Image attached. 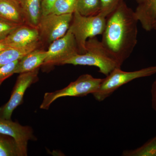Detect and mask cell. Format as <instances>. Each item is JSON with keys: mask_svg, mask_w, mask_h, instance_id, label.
<instances>
[{"mask_svg": "<svg viewBox=\"0 0 156 156\" xmlns=\"http://www.w3.org/2000/svg\"><path fill=\"white\" fill-rule=\"evenodd\" d=\"M138 22L134 11L124 1L106 17L101 42L121 67L137 44Z\"/></svg>", "mask_w": 156, "mask_h": 156, "instance_id": "1", "label": "cell"}, {"mask_svg": "<svg viewBox=\"0 0 156 156\" xmlns=\"http://www.w3.org/2000/svg\"><path fill=\"white\" fill-rule=\"evenodd\" d=\"M86 50V53L76 54L64 64L95 66L98 68L99 72L106 76L115 68L121 67L96 37L87 40Z\"/></svg>", "mask_w": 156, "mask_h": 156, "instance_id": "2", "label": "cell"}, {"mask_svg": "<svg viewBox=\"0 0 156 156\" xmlns=\"http://www.w3.org/2000/svg\"><path fill=\"white\" fill-rule=\"evenodd\" d=\"M106 23V17L99 14L91 16L81 15L77 11L73 14L69 29L75 38L79 54L86 53V44L89 38L103 33Z\"/></svg>", "mask_w": 156, "mask_h": 156, "instance_id": "3", "label": "cell"}, {"mask_svg": "<svg viewBox=\"0 0 156 156\" xmlns=\"http://www.w3.org/2000/svg\"><path fill=\"white\" fill-rule=\"evenodd\" d=\"M156 74V66L144 68L134 71H123L115 68L103 79L97 91L92 94L97 101L101 102L111 96L117 89L136 79L150 76Z\"/></svg>", "mask_w": 156, "mask_h": 156, "instance_id": "4", "label": "cell"}, {"mask_svg": "<svg viewBox=\"0 0 156 156\" xmlns=\"http://www.w3.org/2000/svg\"><path fill=\"white\" fill-rule=\"evenodd\" d=\"M103 80L94 78L89 74L82 75L63 89L45 93L40 108L48 110L52 103L60 98L83 97L93 94L100 87Z\"/></svg>", "mask_w": 156, "mask_h": 156, "instance_id": "5", "label": "cell"}, {"mask_svg": "<svg viewBox=\"0 0 156 156\" xmlns=\"http://www.w3.org/2000/svg\"><path fill=\"white\" fill-rule=\"evenodd\" d=\"M73 14H50L42 16L37 28L41 43L51 44L67 33L72 20Z\"/></svg>", "mask_w": 156, "mask_h": 156, "instance_id": "6", "label": "cell"}, {"mask_svg": "<svg viewBox=\"0 0 156 156\" xmlns=\"http://www.w3.org/2000/svg\"><path fill=\"white\" fill-rule=\"evenodd\" d=\"M47 53L43 66L64 65L67 60L79 53L75 38L71 31L69 29L64 36L50 44Z\"/></svg>", "mask_w": 156, "mask_h": 156, "instance_id": "7", "label": "cell"}, {"mask_svg": "<svg viewBox=\"0 0 156 156\" xmlns=\"http://www.w3.org/2000/svg\"><path fill=\"white\" fill-rule=\"evenodd\" d=\"M38 73V69L20 74L9 101L0 108V117L11 119L13 111L22 103L27 89L37 81Z\"/></svg>", "mask_w": 156, "mask_h": 156, "instance_id": "8", "label": "cell"}, {"mask_svg": "<svg viewBox=\"0 0 156 156\" xmlns=\"http://www.w3.org/2000/svg\"><path fill=\"white\" fill-rule=\"evenodd\" d=\"M0 133L11 136L15 140L21 153V156L27 155L29 141L36 138L30 126H23L11 119L0 117Z\"/></svg>", "mask_w": 156, "mask_h": 156, "instance_id": "9", "label": "cell"}, {"mask_svg": "<svg viewBox=\"0 0 156 156\" xmlns=\"http://www.w3.org/2000/svg\"><path fill=\"white\" fill-rule=\"evenodd\" d=\"M10 48L25 47L40 41L37 28L27 24L20 26L5 40Z\"/></svg>", "mask_w": 156, "mask_h": 156, "instance_id": "10", "label": "cell"}, {"mask_svg": "<svg viewBox=\"0 0 156 156\" xmlns=\"http://www.w3.org/2000/svg\"><path fill=\"white\" fill-rule=\"evenodd\" d=\"M134 11L143 28L147 31L153 30L156 22V0H145L138 4Z\"/></svg>", "mask_w": 156, "mask_h": 156, "instance_id": "11", "label": "cell"}, {"mask_svg": "<svg viewBox=\"0 0 156 156\" xmlns=\"http://www.w3.org/2000/svg\"><path fill=\"white\" fill-rule=\"evenodd\" d=\"M47 54V51L39 48L33 50L20 59L15 73H22L38 69L44 64Z\"/></svg>", "mask_w": 156, "mask_h": 156, "instance_id": "12", "label": "cell"}, {"mask_svg": "<svg viewBox=\"0 0 156 156\" xmlns=\"http://www.w3.org/2000/svg\"><path fill=\"white\" fill-rule=\"evenodd\" d=\"M0 17L18 24H26L21 6L12 0H0Z\"/></svg>", "mask_w": 156, "mask_h": 156, "instance_id": "13", "label": "cell"}, {"mask_svg": "<svg viewBox=\"0 0 156 156\" xmlns=\"http://www.w3.org/2000/svg\"><path fill=\"white\" fill-rule=\"evenodd\" d=\"M40 41L22 48H9L0 51V67L16 60H20L33 50L37 49Z\"/></svg>", "mask_w": 156, "mask_h": 156, "instance_id": "14", "label": "cell"}, {"mask_svg": "<svg viewBox=\"0 0 156 156\" xmlns=\"http://www.w3.org/2000/svg\"><path fill=\"white\" fill-rule=\"evenodd\" d=\"M42 0H22L20 6L27 25L37 28L42 16Z\"/></svg>", "mask_w": 156, "mask_h": 156, "instance_id": "15", "label": "cell"}, {"mask_svg": "<svg viewBox=\"0 0 156 156\" xmlns=\"http://www.w3.org/2000/svg\"><path fill=\"white\" fill-rule=\"evenodd\" d=\"M100 9V0H76L75 11L83 16L97 15Z\"/></svg>", "mask_w": 156, "mask_h": 156, "instance_id": "16", "label": "cell"}, {"mask_svg": "<svg viewBox=\"0 0 156 156\" xmlns=\"http://www.w3.org/2000/svg\"><path fill=\"white\" fill-rule=\"evenodd\" d=\"M0 156H21L15 140L11 136L0 133Z\"/></svg>", "mask_w": 156, "mask_h": 156, "instance_id": "17", "label": "cell"}, {"mask_svg": "<svg viewBox=\"0 0 156 156\" xmlns=\"http://www.w3.org/2000/svg\"><path fill=\"white\" fill-rule=\"evenodd\" d=\"M123 156H156V136L136 149L123 151Z\"/></svg>", "mask_w": 156, "mask_h": 156, "instance_id": "18", "label": "cell"}, {"mask_svg": "<svg viewBox=\"0 0 156 156\" xmlns=\"http://www.w3.org/2000/svg\"><path fill=\"white\" fill-rule=\"evenodd\" d=\"M76 5V0H56L50 13L57 15L73 14Z\"/></svg>", "mask_w": 156, "mask_h": 156, "instance_id": "19", "label": "cell"}, {"mask_svg": "<svg viewBox=\"0 0 156 156\" xmlns=\"http://www.w3.org/2000/svg\"><path fill=\"white\" fill-rule=\"evenodd\" d=\"M18 24L0 17V41L5 40L20 26Z\"/></svg>", "mask_w": 156, "mask_h": 156, "instance_id": "20", "label": "cell"}, {"mask_svg": "<svg viewBox=\"0 0 156 156\" xmlns=\"http://www.w3.org/2000/svg\"><path fill=\"white\" fill-rule=\"evenodd\" d=\"M123 0H100V14L107 17L119 7Z\"/></svg>", "mask_w": 156, "mask_h": 156, "instance_id": "21", "label": "cell"}, {"mask_svg": "<svg viewBox=\"0 0 156 156\" xmlns=\"http://www.w3.org/2000/svg\"><path fill=\"white\" fill-rule=\"evenodd\" d=\"M19 61L16 60L0 67V86L5 80L15 74Z\"/></svg>", "mask_w": 156, "mask_h": 156, "instance_id": "22", "label": "cell"}, {"mask_svg": "<svg viewBox=\"0 0 156 156\" xmlns=\"http://www.w3.org/2000/svg\"><path fill=\"white\" fill-rule=\"evenodd\" d=\"M56 0H42V16L50 14L53 4Z\"/></svg>", "mask_w": 156, "mask_h": 156, "instance_id": "23", "label": "cell"}, {"mask_svg": "<svg viewBox=\"0 0 156 156\" xmlns=\"http://www.w3.org/2000/svg\"><path fill=\"white\" fill-rule=\"evenodd\" d=\"M151 106L156 112V79L152 84L151 90Z\"/></svg>", "mask_w": 156, "mask_h": 156, "instance_id": "24", "label": "cell"}, {"mask_svg": "<svg viewBox=\"0 0 156 156\" xmlns=\"http://www.w3.org/2000/svg\"><path fill=\"white\" fill-rule=\"evenodd\" d=\"M9 48L10 47H9L8 44H6L5 40L0 41V51Z\"/></svg>", "mask_w": 156, "mask_h": 156, "instance_id": "25", "label": "cell"}, {"mask_svg": "<svg viewBox=\"0 0 156 156\" xmlns=\"http://www.w3.org/2000/svg\"><path fill=\"white\" fill-rule=\"evenodd\" d=\"M12 1H14V2H15L18 3V4H20H20H21V2H22V0H12Z\"/></svg>", "mask_w": 156, "mask_h": 156, "instance_id": "26", "label": "cell"}, {"mask_svg": "<svg viewBox=\"0 0 156 156\" xmlns=\"http://www.w3.org/2000/svg\"><path fill=\"white\" fill-rule=\"evenodd\" d=\"M145 0H136V2L139 4V3L142 2H144Z\"/></svg>", "mask_w": 156, "mask_h": 156, "instance_id": "27", "label": "cell"}, {"mask_svg": "<svg viewBox=\"0 0 156 156\" xmlns=\"http://www.w3.org/2000/svg\"><path fill=\"white\" fill-rule=\"evenodd\" d=\"M153 30H156V23H155L154 25V26Z\"/></svg>", "mask_w": 156, "mask_h": 156, "instance_id": "28", "label": "cell"}]
</instances>
